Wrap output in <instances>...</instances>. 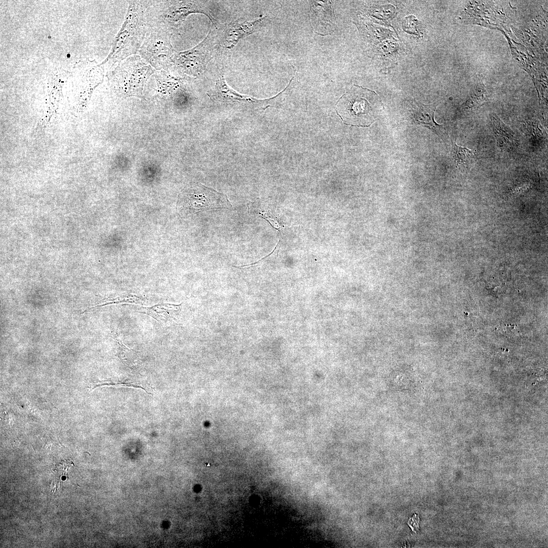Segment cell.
Returning <instances> with one entry per match:
<instances>
[{"label":"cell","mask_w":548,"mask_h":548,"mask_svg":"<svg viewBox=\"0 0 548 548\" xmlns=\"http://www.w3.org/2000/svg\"><path fill=\"white\" fill-rule=\"evenodd\" d=\"M379 105L374 92L355 85L340 97L335 109L345 123L366 126L373 122Z\"/></svg>","instance_id":"6da1fadb"},{"label":"cell","mask_w":548,"mask_h":548,"mask_svg":"<svg viewBox=\"0 0 548 548\" xmlns=\"http://www.w3.org/2000/svg\"><path fill=\"white\" fill-rule=\"evenodd\" d=\"M178 207L181 214L187 215L202 210L230 209L232 204L226 195L196 184L186 187L182 191Z\"/></svg>","instance_id":"7a4b0ae2"},{"label":"cell","mask_w":548,"mask_h":548,"mask_svg":"<svg viewBox=\"0 0 548 548\" xmlns=\"http://www.w3.org/2000/svg\"><path fill=\"white\" fill-rule=\"evenodd\" d=\"M143 19V8L132 3L120 35V58L135 53L138 49L144 33Z\"/></svg>","instance_id":"3957f363"},{"label":"cell","mask_w":548,"mask_h":548,"mask_svg":"<svg viewBox=\"0 0 548 548\" xmlns=\"http://www.w3.org/2000/svg\"><path fill=\"white\" fill-rule=\"evenodd\" d=\"M309 21L313 30L317 34H330L335 26L333 1H310Z\"/></svg>","instance_id":"277c9868"},{"label":"cell","mask_w":548,"mask_h":548,"mask_svg":"<svg viewBox=\"0 0 548 548\" xmlns=\"http://www.w3.org/2000/svg\"><path fill=\"white\" fill-rule=\"evenodd\" d=\"M166 43V37L152 35L143 47L144 56L156 68L165 67L167 62H169L172 51L169 45Z\"/></svg>","instance_id":"5b68a950"},{"label":"cell","mask_w":548,"mask_h":548,"mask_svg":"<svg viewBox=\"0 0 548 548\" xmlns=\"http://www.w3.org/2000/svg\"><path fill=\"white\" fill-rule=\"evenodd\" d=\"M182 303L175 304L159 302L150 306H141L138 312L151 316L160 324L166 323L172 320H177L179 318Z\"/></svg>","instance_id":"8992f818"},{"label":"cell","mask_w":548,"mask_h":548,"mask_svg":"<svg viewBox=\"0 0 548 548\" xmlns=\"http://www.w3.org/2000/svg\"><path fill=\"white\" fill-rule=\"evenodd\" d=\"M411 106V115L415 122L430 128L438 135L441 134L442 125L437 123L434 119L436 105H425L413 101Z\"/></svg>","instance_id":"52a82bcc"},{"label":"cell","mask_w":548,"mask_h":548,"mask_svg":"<svg viewBox=\"0 0 548 548\" xmlns=\"http://www.w3.org/2000/svg\"><path fill=\"white\" fill-rule=\"evenodd\" d=\"M151 73L148 66L132 67V71L124 72V94L141 95L147 77Z\"/></svg>","instance_id":"ba28073f"},{"label":"cell","mask_w":548,"mask_h":548,"mask_svg":"<svg viewBox=\"0 0 548 548\" xmlns=\"http://www.w3.org/2000/svg\"><path fill=\"white\" fill-rule=\"evenodd\" d=\"M491 120L498 146L504 150L512 149L517 144L514 132L496 114L491 115Z\"/></svg>","instance_id":"9c48e42d"},{"label":"cell","mask_w":548,"mask_h":548,"mask_svg":"<svg viewBox=\"0 0 548 548\" xmlns=\"http://www.w3.org/2000/svg\"><path fill=\"white\" fill-rule=\"evenodd\" d=\"M216 88L220 99L227 101L241 102L245 104H263L265 100H259L247 95H241L229 88L223 78H220L216 83Z\"/></svg>","instance_id":"30bf717a"},{"label":"cell","mask_w":548,"mask_h":548,"mask_svg":"<svg viewBox=\"0 0 548 548\" xmlns=\"http://www.w3.org/2000/svg\"><path fill=\"white\" fill-rule=\"evenodd\" d=\"M112 338L115 340L117 346L116 356L121 362L130 368H134L139 364L140 352L128 348L120 339L117 329L112 332Z\"/></svg>","instance_id":"8fae6325"},{"label":"cell","mask_w":548,"mask_h":548,"mask_svg":"<svg viewBox=\"0 0 548 548\" xmlns=\"http://www.w3.org/2000/svg\"><path fill=\"white\" fill-rule=\"evenodd\" d=\"M144 299L139 296L133 294H125L121 296H119L115 298L109 300L108 302L105 303L92 305L89 307L88 309H86L82 312V314L85 313L88 311H91L92 309L96 307L104 306L106 305L114 304H142L144 303Z\"/></svg>","instance_id":"7c38bea8"},{"label":"cell","mask_w":548,"mask_h":548,"mask_svg":"<svg viewBox=\"0 0 548 548\" xmlns=\"http://www.w3.org/2000/svg\"><path fill=\"white\" fill-rule=\"evenodd\" d=\"M453 156L457 166L468 163L473 157V151L466 147L458 146L456 143L453 144Z\"/></svg>","instance_id":"4fadbf2b"},{"label":"cell","mask_w":548,"mask_h":548,"mask_svg":"<svg viewBox=\"0 0 548 548\" xmlns=\"http://www.w3.org/2000/svg\"><path fill=\"white\" fill-rule=\"evenodd\" d=\"M487 96L485 88L482 86H477L465 102V108L470 109L478 106L486 100Z\"/></svg>","instance_id":"5bb4252c"},{"label":"cell","mask_w":548,"mask_h":548,"mask_svg":"<svg viewBox=\"0 0 548 548\" xmlns=\"http://www.w3.org/2000/svg\"><path fill=\"white\" fill-rule=\"evenodd\" d=\"M419 516L417 515H415L414 517L409 519L407 524L410 526L413 531L416 532L419 529Z\"/></svg>","instance_id":"9a60e30c"},{"label":"cell","mask_w":548,"mask_h":548,"mask_svg":"<svg viewBox=\"0 0 548 548\" xmlns=\"http://www.w3.org/2000/svg\"><path fill=\"white\" fill-rule=\"evenodd\" d=\"M66 56H67V57H70L71 56V55H70V54H67V55H66Z\"/></svg>","instance_id":"2e32d148"}]
</instances>
